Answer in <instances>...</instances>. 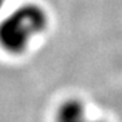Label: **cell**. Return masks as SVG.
Listing matches in <instances>:
<instances>
[{
	"instance_id": "1",
	"label": "cell",
	"mask_w": 122,
	"mask_h": 122,
	"mask_svg": "<svg viewBox=\"0 0 122 122\" xmlns=\"http://www.w3.org/2000/svg\"><path fill=\"white\" fill-rule=\"evenodd\" d=\"M47 25L44 9L35 4L21 5L0 21V46L8 53L21 55L47 30Z\"/></svg>"
},
{
	"instance_id": "2",
	"label": "cell",
	"mask_w": 122,
	"mask_h": 122,
	"mask_svg": "<svg viewBox=\"0 0 122 122\" xmlns=\"http://www.w3.org/2000/svg\"><path fill=\"white\" fill-rule=\"evenodd\" d=\"M56 122H105L103 120L92 118L87 113L82 103L77 99L66 100L57 109Z\"/></svg>"
},
{
	"instance_id": "3",
	"label": "cell",
	"mask_w": 122,
	"mask_h": 122,
	"mask_svg": "<svg viewBox=\"0 0 122 122\" xmlns=\"http://www.w3.org/2000/svg\"><path fill=\"white\" fill-rule=\"evenodd\" d=\"M4 3H5V0H0V10H1V8H3V5H4Z\"/></svg>"
}]
</instances>
